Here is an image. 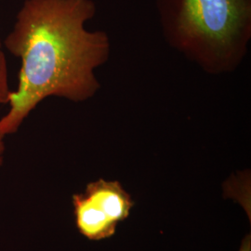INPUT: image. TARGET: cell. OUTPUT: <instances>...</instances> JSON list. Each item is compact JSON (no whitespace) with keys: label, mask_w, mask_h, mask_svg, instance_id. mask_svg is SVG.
<instances>
[{"label":"cell","mask_w":251,"mask_h":251,"mask_svg":"<svg viewBox=\"0 0 251 251\" xmlns=\"http://www.w3.org/2000/svg\"><path fill=\"white\" fill-rule=\"evenodd\" d=\"M93 0H25L14 26L4 40L20 58L17 90L10 92L8 113L0 131L15 133L44 100L58 97L73 102L93 98L100 89L95 71L107 63L111 43L104 31H89L94 18Z\"/></svg>","instance_id":"cell-1"},{"label":"cell","mask_w":251,"mask_h":251,"mask_svg":"<svg viewBox=\"0 0 251 251\" xmlns=\"http://www.w3.org/2000/svg\"><path fill=\"white\" fill-rule=\"evenodd\" d=\"M10 92L8 63L5 53L0 49V104H8Z\"/></svg>","instance_id":"cell-4"},{"label":"cell","mask_w":251,"mask_h":251,"mask_svg":"<svg viewBox=\"0 0 251 251\" xmlns=\"http://www.w3.org/2000/svg\"><path fill=\"white\" fill-rule=\"evenodd\" d=\"M238 251H251V234H248L244 237L241 243L240 249Z\"/></svg>","instance_id":"cell-5"},{"label":"cell","mask_w":251,"mask_h":251,"mask_svg":"<svg viewBox=\"0 0 251 251\" xmlns=\"http://www.w3.org/2000/svg\"><path fill=\"white\" fill-rule=\"evenodd\" d=\"M73 206L79 233L99 241L116 233L117 225L129 216L134 201L119 181L100 179L75 194Z\"/></svg>","instance_id":"cell-3"},{"label":"cell","mask_w":251,"mask_h":251,"mask_svg":"<svg viewBox=\"0 0 251 251\" xmlns=\"http://www.w3.org/2000/svg\"><path fill=\"white\" fill-rule=\"evenodd\" d=\"M1 45H2V42H1V39H0V49H1Z\"/></svg>","instance_id":"cell-7"},{"label":"cell","mask_w":251,"mask_h":251,"mask_svg":"<svg viewBox=\"0 0 251 251\" xmlns=\"http://www.w3.org/2000/svg\"><path fill=\"white\" fill-rule=\"evenodd\" d=\"M162 35L203 72H235L251 40V0H155Z\"/></svg>","instance_id":"cell-2"},{"label":"cell","mask_w":251,"mask_h":251,"mask_svg":"<svg viewBox=\"0 0 251 251\" xmlns=\"http://www.w3.org/2000/svg\"><path fill=\"white\" fill-rule=\"evenodd\" d=\"M4 138H5V135L0 131V166L3 163V154H4V151H5Z\"/></svg>","instance_id":"cell-6"}]
</instances>
